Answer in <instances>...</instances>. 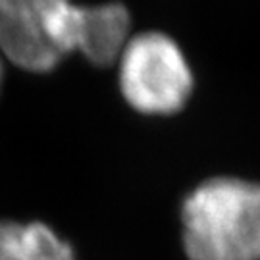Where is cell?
<instances>
[{
    "instance_id": "7a4b0ae2",
    "label": "cell",
    "mask_w": 260,
    "mask_h": 260,
    "mask_svg": "<svg viewBox=\"0 0 260 260\" xmlns=\"http://www.w3.org/2000/svg\"><path fill=\"white\" fill-rule=\"evenodd\" d=\"M185 260H260V179L214 174L179 203Z\"/></svg>"
},
{
    "instance_id": "5b68a950",
    "label": "cell",
    "mask_w": 260,
    "mask_h": 260,
    "mask_svg": "<svg viewBox=\"0 0 260 260\" xmlns=\"http://www.w3.org/2000/svg\"><path fill=\"white\" fill-rule=\"evenodd\" d=\"M0 85H2V62H0Z\"/></svg>"
},
{
    "instance_id": "6da1fadb",
    "label": "cell",
    "mask_w": 260,
    "mask_h": 260,
    "mask_svg": "<svg viewBox=\"0 0 260 260\" xmlns=\"http://www.w3.org/2000/svg\"><path fill=\"white\" fill-rule=\"evenodd\" d=\"M131 37V12L121 2L0 0V52L33 74L56 70L79 52L93 66H112Z\"/></svg>"
},
{
    "instance_id": "277c9868",
    "label": "cell",
    "mask_w": 260,
    "mask_h": 260,
    "mask_svg": "<svg viewBox=\"0 0 260 260\" xmlns=\"http://www.w3.org/2000/svg\"><path fill=\"white\" fill-rule=\"evenodd\" d=\"M0 260H77L72 245L41 222L0 220Z\"/></svg>"
},
{
    "instance_id": "3957f363",
    "label": "cell",
    "mask_w": 260,
    "mask_h": 260,
    "mask_svg": "<svg viewBox=\"0 0 260 260\" xmlns=\"http://www.w3.org/2000/svg\"><path fill=\"white\" fill-rule=\"evenodd\" d=\"M116 66L121 96L137 114L176 116L195 94V72L185 50L164 31L150 29L131 35Z\"/></svg>"
}]
</instances>
